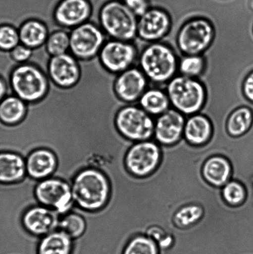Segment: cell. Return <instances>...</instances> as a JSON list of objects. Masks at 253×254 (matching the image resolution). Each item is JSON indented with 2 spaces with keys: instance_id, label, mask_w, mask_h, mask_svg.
<instances>
[{
  "instance_id": "obj_25",
  "label": "cell",
  "mask_w": 253,
  "mask_h": 254,
  "mask_svg": "<svg viewBox=\"0 0 253 254\" xmlns=\"http://www.w3.org/2000/svg\"><path fill=\"white\" fill-rule=\"evenodd\" d=\"M138 103L151 116H159L170 109L171 106L167 91L157 88L148 89Z\"/></svg>"
},
{
  "instance_id": "obj_29",
  "label": "cell",
  "mask_w": 253,
  "mask_h": 254,
  "mask_svg": "<svg viewBox=\"0 0 253 254\" xmlns=\"http://www.w3.org/2000/svg\"><path fill=\"white\" fill-rule=\"evenodd\" d=\"M86 229L85 219L78 213L71 211L59 218L58 230L63 231L73 240L83 236Z\"/></svg>"
},
{
  "instance_id": "obj_10",
  "label": "cell",
  "mask_w": 253,
  "mask_h": 254,
  "mask_svg": "<svg viewBox=\"0 0 253 254\" xmlns=\"http://www.w3.org/2000/svg\"><path fill=\"white\" fill-rule=\"evenodd\" d=\"M35 193L40 205L53 209L60 215L71 212L74 207L71 186L61 179L49 178L40 181Z\"/></svg>"
},
{
  "instance_id": "obj_11",
  "label": "cell",
  "mask_w": 253,
  "mask_h": 254,
  "mask_svg": "<svg viewBox=\"0 0 253 254\" xmlns=\"http://www.w3.org/2000/svg\"><path fill=\"white\" fill-rule=\"evenodd\" d=\"M162 153L155 141L137 142L126 154L125 164L128 171L138 178L152 174L159 166Z\"/></svg>"
},
{
  "instance_id": "obj_4",
  "label": "cell",
  "mask_w": 253,
  "mask_h": 254,
  "mask_svg": "<svg viewBox=\"0 0 253 254\" xmlns=\"http://www.w3.org/2000/svg\"><path fill=\"white\" fill-rule=\"evenodd\" d=\"M138 17L122 0H110L101 6L98 24L109 39L132 42L137 37Z\"/></svg>"
},
{
  "instance_id": "obj_1",
  "label": "cell",
  "mask_w": 253,
  "mask_h": 254,
  "mask_svg": "<svg viewBox=\"0 0 253 254\" xmlns=\"http://www.w3.org/2000/svg\"><path fill=\"white\" fill-rule=\"evenodd\" d=\"M118 75L98 59L82 67L80 79L69 90L54 121L50 147L57 167L51 178L72 186L79 172L96 169L105 174L111 191H115L132 177L125 158L137 142L126 138L116 126L119 111L129 104L116 93Z\"/></svg>"
},
{
  "instance_id": "obj_36",
  "label": "cell",
  "mask_w": 253,
  "mask_h": 254,
  "mask_svg": "<svg viewBox=\"0 0 253 254\" xmlns=\"http://www.w3.org/2000/svg\"><path fill=\"white\" fill-rule=\"evenodd\" d=\"M122 1L138 17L143 16L150 9L148 0H122Z\"/></svg>"
},
{
  "instance_id": "obj_22",
  "label": "cell",
  "mask_w": 253,
  "mask_h": 254,
  "mask_svg": "<svg viewBox=\"0 0 253 254\" xmlns=\"http://www.w3.org/2000/svg\"><path fill=\"white\" fill-rule=\"evenodd\" d=\"M202 176L208 183L222 188L231 180L232 168L230 162L222 156H214L205 161Z\"/></svg>"
},
{
  "instance_id": "obj_20",
  "label": "cell",
  "mask_w": 253,
  "mask_h": 254,
  "mask_svg": "<svg viewBox=\"0 0 253 254\" xmlns=\"http://www.w3.org/2000/svg\"><path fill=\"white\" fill-rule=\"evenodd\" d=\"M214 124L207 116L198 113L189 116L186 120L183 136L194 146H202L211 138Z\"/></svg>"
},
{
  "instance_id": "obj_5",
  "label": "cell",
  "mask_w": 253,
  "mask_h": 254,
  "mask_svg": "<svg viewBox=\"0 0 253 254\" xmlns=\"http://www.w3.org/2000/svg\"><path fill=\"white\" fill-rule=\"evenodd\" d=\"M47 69L48 66L40 67L31 62L19 64L10 76L12 94L26 103L41 100L49 88Z\"/></svg>"
},
{
  "instance_id": "obj_40",
  "label": "cell",
  "mask_w": 253,
  "mask_h": 254,
  "mask_svg": "<svg viewBox=\"0 0 253 254\" xmlns=\"http://www.w3.org/2000/svg\"><path fill=\"white\" fill-rule=\"evenodd\" d=\"M205 251H207V250H205ZM210 251H215V250H210ZM230 251H234V250H230ZM237 252H238V251H237Z\"/></svg>"
},
{
  "instance_id": "obj_38",
  "label": "cell",
  "mask_w": 253,
  "mask_h": 254,
  "mask_svg": "<svg viewBox=\"0 0 253 254\" xmlns=\"http://www.w3.org/2000/svg\"><path fill=\"white\" fill-rule=\"evenodd\" d=\"M10 94H12L11 89L4 79L0 76V102Z\"/></svg>"
},
{
  "instance_id": "obj_26",
  "label": "cell",
  "mask_w": 253,
  "mask_h": 254,
  "mask_svg": "<svg viewBox=\"0 0 253 254\" xmlns=\"http://www.w3.org/2000/svg\"><path fill=\"white\" fill-rule=\"evenodd\" d=\"M27 104L14 94L5 97L0 102V121L14 126L23 120L27 113Z\"/></svg>"
},
{
  "instance_id": "obj_14",
  "label": "cell",
  "mask_w": 253,
  "mask_h": 254,
  "mask_svg": "<svg viewBox=\"0 0 253 254\" xmlns=\"http://www.w3.org/2000/svg\"><path fill=\"white\" fill-rule=\"evenodd\" d=\"M93 6L89 0H61L54 11V21L61 28L71 30L89 21Z\"/></svg>"
},
{
  "instance_id": "obj_17",
  "label": "cell",
  "mask_w": 253,
  "mask_h": 254,
  "mask_svg": "<svg viewBox=\"0 0 253 254\" xmlns=\"http://www.w3.org/2000/svg\"><path fill=\"white\" fill-rule=\"evenodd\" d=\"M185 123L183 114L173 108L168 109L155 121V141L165 146L178 143L183 136Z\"/></svg>"
},
{
  "instance_id": "obj_23",
  "label": "cell",
  "mask_w": 253,
  "mask_h": 254,
  "mask_svg": "<svg viewBox=\"0 0 253 254\" xmlns=\"http://www.w3.org/2000/svg\"><path fill=\"white\" fill-rule=\"evenodd\" d=\"M50 33L49 26L44 21L37 19H27L19 28L21 44L32 49L46 44Z\"/></svg>"
},
{
  "instance_id": "obj_12",
  "label": "cell",
  "mask_w": 253,
  "mask_h": 254,
  "mask_svg": "<svg viewBox=\"0 0 253 254\" xmlns=\"http://www.w3.org/2000/svg\"><path fill=\"white\" fill-rule=\"evenodd\" d=\"M138 49L132 42L108 39L99 52L102 65L114 73H120L133 67L139 57Z\"/></svg>"
},
{
  "instance_id": "obj_28",
  "label": "cell",
  "mask_w": 253,
  "mask_h": 254,
  "mask_svg": "<svg viewBox=\"0 0 253 254\" xmlns=\"http://www.w3.org/2000/svg\"><path fill=\"white\" fill-rule=\"evenodd\" d=\"M204 211L199 204L190 203L182 206L176 211L173 223L179 229H187L197 225L204 216Z\"/></svg>"
},
{
  "instance_id": "obj_24",
  "label": "cell",
  "mask_w": 253,
  "mask_h": 254,
  "mask_svg": "<svg viewBox=\"0 0 253 254\" xmlns=\"http://www.w3.org/2000/svg\"><path fill=\"white\" fill-rule=\"evenodd\" d=\"M73 240L60 230H56L41 238L38 254H71Z\"/></svg>"
},
{
  "instance_id": "obj_39",
  "label": "cell",
  "mask_w": 253,
  "mask_h": 254,
  "mask_svg": "<svg viewBox=\"0 0 253 254\" xmlns=\"http://www.w3.org/2000/svg\"><path fill=\"white\" fill-rule=\"evenodd\" d=\"M249 9L253 12V0H249Z\"/></svg>"
},
{
  "instance_id": "obj_27",
  "label": "cell",
  "mask_w": 253,
  "mask_h": 254,
  "mask_svg": "<svg viewBox=\"0 0 253 254\" xmlns=\"http://www.w3.org/2000/svg\"><path fill=\"white\" fill-rule=\"evenodd\" d=\"M253 124V111L250 106H242L233 111L225 122L230 136L239 137L249 131Z\"/></svg>"
},
{
  "instance_id": "obj_15",
  "label": "cell",
  "mask_w": 253,
  "mask_h": 254,
  "mask_svg": "<svg viewBox=\"0 0 253 254\" xmlns=\"http://www.w3.org/2000/svg\"><path fill=\"white\" fill-rule=\"evenodd\" d=\"M47 73L49 78L61 88H70L78 83L81 77L78 59L70 52L51 57Z\"/></svg>"
},
{
  "instance_id": "obj_8",
  "label": "cell",
  "mask_w": 253,
  "mask_h": 254,
  "mask_svg": "<svg viewBox=\"0 0 253 254\" xmlns=\"http://www.w3.org/2000/svg\"><path fill=\"white\" fill-rule=\"evenodd\" d=\"M115 123L120 133L131 141L151 140L154 134L155 120L152 116L135 104L121 108Z\"/></svg>"
},
{
  "instance_id": "obj_13",
  "label": "cell",
  "mask_w": 253,
  "mask_h": 254,
  "mask_svg": "<svg viewBox=\"0 0 253 254\" xmlns=\"http://www.w3.org/2000/svg\"><path fill=\"white\" fill-rule=\"evenodd\" d=\"M172 26V19L167 11L151 8L138 17L137 36L150 43L157 42L169 33Z\"/></svg>"
},
{
  "instance_id": "obj_2",
  "label": "cell",
  "mask_w": 253,
  "mask_h": 254,
  "mask_svg": "<svg viewBox=\"0 0 253 254\" xmlns=\"http://www.w3.org/2000/svg\"><path fill=\"white\" fill-rule=\"evenodd\" d=\"M74 205L87 211L105 207L110 195L108 179L101 172L85 169L79 172L71 186Z\"/></svg>"
},
{
  "instance_id": "obj_6",
  "label": "cell",
  "mask_w": 253,
  "mask_h": 254,
  "mask_svg": "<svg viewBox=\"0 0 253 254\" xmlns=\"http://www.w3.org/2000/svg\"><path fill=\"white\" fill-rule=\"evenodd\" d=\"M166 91L171 106L184 116L200 113L206 103V88L198 78L175 76L167 83Z\"/></svg>"
},
{
  "instance_id": "obj_19",
  "label": "cell",
  "mask_w": 253,
  "mask_h": 254,
  "mask_svg": "<svg viewBox=\"0 0 253 254\" xmlns=\"http://www.w3.org/2000/svg\"><path fill=\"white\" fill-rule=\"evenodd\" d=\"M27 175L37 181L51 178L55 171L57 159L48 149L40 148L30 153L26 160Z\"/></svg>"
},
{
  "instance_id": "obj_30",
  "label": "cell",
  "mask_w": 253,
  "mask_h": 254,
  "mask_svg": "<svg viewBox=\"0 0 253 254\" xmlns=\"http://www.w3.org/2000/svg\"><path fill=\"white\" fill-rule=\"evenodd\" d=\"M206 61L202 55H188L179 60L178 69L181 75L198 78L204 73Z\"/></svg>"
},
{
  "instance_id": "obj_7",
  "label": "cell",
  "mask_w": 253,
  "mask_h": 254,
  "mask_svg": "<svg viewBox=\"0 0 253 254\" xmlns=\"http://www.w3.org/2000/svg\"><path fill=\"white\" fill-rule=\"evenodd\" d=\"M214 25L202 17L188 19L178 32L177 44L184 56L202 55L211 46L215 39Z\"/></svg>"
},
{
  "instance_id": "obj_32",
  "label": "cell",
  "mask_w": 253,
  "mask_h": 254,
  "mask_svg": "<svg viewBox=\"0 0 253 254\" xmlns=\"http://www.w3.org/2000/svg\"><path fill=\"white\" fill-rule=\"evenodd\" d=\"M123 254H159V249L152 238L139 235L131 239Z\"/></svg>"
},
{
  "instance_id": "obj_37",
  "label": "cell",
  "mask_w": 253,
  "mask_h": 254,
  "mask_svg": "<svg viewBox=\"0 0 253 254\" xmlns=\"http://www.w3.org/2000/svg\"><path fill=\"white\" fill-rule=\"evenodd\" d=\"M242 93L248 103L253 104V70L245 77L242 84Z\"/></svg>"
},
{
  "instance_id": "obj_41",
  "label": "cell",
  "mask_w": 253,
  "mask_h": 254,
  "mask_svg": "<svg viewBox=\"0 0 253 254\" xmlns=\"http://www.w3.org/2000/svg\"></svg>"
},
{
  "instance_id": "obj_35",
  "label": "cell",
  "mask_w": 253,
  "mask_h": 254,
  "mask_svg": "<svg viewBox=\"0 0 253 254\" xmlns=\"http://www.w3.org/2000/svg\"><path fill=\"white\" fill-rule=\"evenodd\" d=\"M34 49L20 44L10 51L11 58L17 64H24L29 62L33 56Z\"/></svg>"
},
{
  "instance_id": "obj_18",
  "label": "cell",
  "mask_w": 253,
  "mask_h": 254,
  "mask_svg": "<svg viewBox=\"0 0 253 254\" xmlns=\"http://www.w3.org/2000/svg\"><path fill=\"white\" fill-rule=\"evenodd\" d=\"M60 216L53 209L39 205L32 206L26 211L22 222L29 233L42 238L58 230Z\"/></svg>"
},
{
  "instance_id": "obj_34",
  "label": "cell",
  "mask_w": 253,
  "mask_h": 254,
  "mask_svg": "<svg viewBox=\"0 0 253 254\" xmlns=\"http://www.w3.org/2000/svg\"><path fill=\"white\" fill-rule=\"evenodd\" d=\"M20 44L18 29L9 24L0 26V50L10 52Z\"/></svg>"
},
{
  "instance_id": "obj_31",
  "label": "cell",
  "mask_w": 253,
  "mask_h": 254,
  "mask_svg": "<svg viewBox=\"0 0 253 254\" xmlns=\"http://www.w3.org/2000/svg\"><path fill=\"white\" fill-rule=\"evenodd\" d=\"M70 31H66V29H59L50 33L46 43V49L50 56H59L69 52Z\"/></svg>"
},
{
  "instance_id": "obj_33",
  "label": "cell",
  "mask_w": 253,
  "mask_h": 254,
  "mask_svg": "<svg viewBox=\"0 0 253 254\" xmlns=\"http://www.w3.org/2000/svg\"><path fill=\"white\" fill-rule=\"evenodd\" d=\"M222 195L228 205L237 206L244 203L247 192L241 183L231 180L222 187Z\"/></svg>"
},
{
  "instance_id": "obj_16",
  "label": "cell",
  "mask_w": 253,
  "mask_h": 254,
  "mask_svg": "<svg viewBox=\"0 0 253 254\" xmlns=\"http://www.w3.org/2000/svg\"><path fill=\"white\" fill-rule=\"evenodd\" d=\"M148 82L141 69L133 66L118 74L115 90L118 98L126 103L136 104L148 89Z\"/></svg>"
},
{
  "instance_id": "obj_21",
  "label": "cell",
  "mask_w": 253,
  "mask_h": 254,
  "mask_svg": "<svg viewBox=\"0 0 253 254\" xmlns=\"http://www.w3.org/2000/svg\"><path fill=\"white\" fill-rule=\"evenodd\" d=\"M26 175V160L21 155L14 152H0V183H16Z\"/></svg>"
},
{
  "instance_id": "obj_3",
  "label": "cell",
  "mask_w": 253,
  "mask_h": 254,
  "mask_svg": "<svg viewBox=\"0 0 253 254\" xmlns=\"http://www.w3.org/2000/svg\"><path fill=\"white\" fill-rule=\"evenodd\" d=\"M139 68L149 81L161 84L174 78L178 69V60L172 47L157 42L150 43L139 55Z\"/></svg>"
},
{
  "instance_id": "obj_9",
  "label": "cell",
  "mask_w": 253,
  "mask_h": 254,
  "mask_svg": "<svg viewBox=\"0 0 253 254\" xmlns=\"http://www.w3.org/2000/svg\"><path fill=\"white\" fill-rule=\"evenodd\" d=\"M69 52L79 60H89L99 56L108 37L98 24L88 21L69 32Z\"/></svg>"
}]
</instances>
